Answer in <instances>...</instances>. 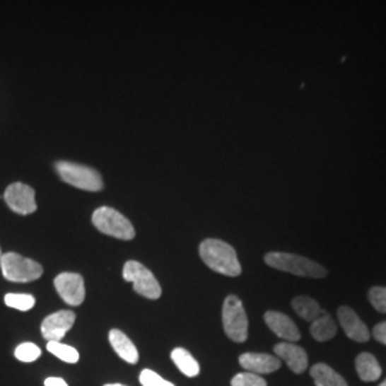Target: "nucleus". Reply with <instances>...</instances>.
I'll return each instance as SVG.
<instances>
[{"instance_id": "f257e3e1", "label": "nucleus", "mask_w": 386, "mask_h": 386, "mask_svg": "<svg viewBox=\"0 0 386 386\" xmlns=\"http://www.w3.org/2000/svg\"><path fill=\"white\" fill-rule=\"evenodd\" d=\"M199 255L206 267L221 275L235 278L242 274L235 249L221 239H205L199 246Z\"/></svg>"}, {"instance_id": "f03ea898", "label": "nucleus", "mask_w": 386, "mask_h": 386, "mask_svg": "<svg viewBox=\"0 0 386 386\" xmlns=\"http://www.w3.org/2000/svg\"><path fill=\"white\" fill-rule=\"evenodd\" d=\"M265 262L274 269L288 272L296 276H305V278H325L328 276V271L308 259V257L293 255V253H285V252H269L265 256Z\"/></svg>"}, {"instance_id": "7ed1b4c3", "label": "nucleus", "mask_w": 386, "mask_h": 386, "mask_svg": "<svg viewBox=\"0 0 386 386\" xmlns=\"http://www.w3.org/2000/svg\"><path fill=\"white\" fill-rule=\"evenodd\" d=\"M0 268L5 279L19 283L36 281L43 275V268L37 262L15 252L0 256Z\"/></svg>"}, {"instance_id": "20e7f679", "label": "nucleus", "mask_w": 386, "mask_h": 386, "mask_svg": "<svg viewBox=\"0 0 386 386\" xmlns=\"http://www.w3.org/2000/svg\"><path fill=\"white\" fill-rule=\"evenodd\" d=\"M223 331L233 342L242 344L247 339V316L242 300L236 295H229L222 308Z\"/></svg>"}, {"instance_id": "39448f33", "label": "nucleus", "mask_w": 386, "mask_h": 386, "mask_svg": "<svg viewBox=\"0 0 386 386\" xmlns=\"http://www.w3.org/2000/svg\"><path fill=\"white\" fill-rule=\"evenodd\" d=\"M93 225L105 235L122 239L131 240L135 238V228L127 218H124L120 212L103 206L93 212L92 216Z\"/></svg>"}, {"instance_id": "423d86ee", "label": "nucleus", "mask_w": 386, "mask_h": 386, "mask_svg": "<svg viewBox=\"0 0 386 386\" xmlns=\"http://www.w3.org/2000/svg\"><path fill=\"white\" fill-rule=\"evenodd\" d=\"M56 170L63 182H66L78 189L99 192L103 187L100 175L92 168L72 162H57Z\"/></svg>"}, {"instance_id": "0eeeda50", "label": "nucleus", "mask_w": 386, "mask_h": 386, "mask_svg": "<svg viewBox=\"0 0 386 386\" xmlns=\"http://www.w3.org/2000/svg\"><path fill=\"white\" fill-rule=\"evenodd\" d=\"M123 279L131 282L136 293L148 299H159L162 295V288L153 274L136 261H127L123 267Z\"/></svg>"}, {"instance_id": "6e6552de", "label": "nucleus", "mask_w": 386, "mask_h": 386, "mask_svg": "<svg viewBox=\"0 0 386 386\" xmlns=\"http://www.w3.org/2000/svg\"><path fill=\"white\" fill-rule=\"evenodd\" d=\"M76 315L72 310H59L46 316L40 325L43 338L47 342H60L75 325Z\"/></svg>"}, {"instance_id": "1a4fd4ad", "label": "nucleus", "mask_w": 386, "mask_h": 386, "mask_svg": "<svg viewBox=\"0 0 386 386\" xmlns=\"http://www.w3.org/2000/svg\"><path fill=\"white\" fill-rule=\"evenodd\" d=\"M54 288L59 296L71 306H79L85 300V282L79 274L63 272L57 275Z\"/></svg>"}, {"instance_id": "9d476101", "label": "nucleus", "mask_w": 386, "mask_h": 386, "mask_svg": "<svg viewBox=\"0 0 386 386\" xmlns=\"http://www.w3.org/2000/svg\"><path fill=\"white\" fill-rule=\"evenodd\" d=\"M8 206L19 215H30L37 209L35 201V190L25 183H12L5 192Z\"/></svg>"}, {"instance_id": "9b49d317", "label": "nucleus", "mask_w": 386, "mask_h": 386, "mask_svg": "<svg viewBox=\"0 0 386 386\" xmlns=\"http://www.w3.org/2000/svg\"><path fill=\"white\" fill-rule=\"evenodd\" d=\"M265 322L268 328L279 338L295 344L300 339V332L298 327L295 325V322L285 313L276 312V310H269L265 313Z\"/></svg>"}, {"instance_id": "f8f14e48", "label": "nucleus", "mask_w": 386, "mask_h": 386, "mask_svg": "<svg viewBox=\"0 0 386 386\" xmlns=\"http://www.w3.org/2000/svg\"><path fill=\"white\" fill-rule=\"evenodd\" d=\"M338 319L349 339L361 344L369 341L370 334L353 309H351L349 306H341L338 309Z\"/></svg>"}, {"instance_id": "ddd939ff", "label": "nucleus", "mask_w": 386, "mask_h": 386, "mask_svg": "<svg viewBox=\"0 0 386 386\" xmlns=\"http://www.w3.org/2000/svg\"><path fill=\"white\" fill-rule=\"evenodd\" d=\"M240 366L250 373H272L281 368V361L276 356L268 353L247 352L239 356Z\"/></svg>"}, {"instance_id": "4468645a", "label": "nucleus", "mask_w": 386, "mask_h": 386, "mask_svg": "<svg viewBox=\"0 0 386 386\" xmlns=\"http://www.w3.org/2000/svg\"><path fill=\"white\" fill-rule=\"evenodd\" d=\"M278 358L286 362L289 369L295 373H303L308 368V355L306 351L295 344L291 342H282L275 345L274 348Z\"/></svg>"}, {"instance_id": "2eb2a0df", "label": "nucleus", "mask_w": 386, "mask_h": 386, "mask_svg": "<svg viewBox=\"0 0 386 386\" xmlns=\"http://www.w3.org/2000/svg\"><path fill=\"white\" fill-rule=\"evenodd\" d=\"M109 342L113 348V351L117 353L119 358H122L127 363H138L139 361V352L135 346V344L129 339V337L122 332L120 329H112L109 332Z\"/></svg>"}, {"instance_id": "dca6fc26", "label": "nucleus", "mask_w": 386, "mask_h": 386, "mask_svg": "<svg viewBox=\"0 0 386 386\" xmlns=\"http://www.w3.org/2000/svg\"><path fill=\"white\" fill-rule=\"evenodd\" d=\"M310 376L316 386H348L346 380L327 363H316L310 368Z\"/></svg>"}, {"instance_id": "f3484780", "label": "nucleus", "mask_w": 386, "mask_h": 386, "mask_svg": "<svg viewBox=\"0 0 386 386\" xmlns=\"http://www.w3.org/2000/svg\"><path fill=\"white\" fill-rule=\"evenodd\" d=\"M355 366H356L358 376L363 382H375L382 375V368H380L379 362L376 361V358L373 355H370L368 352L358 355V358L355 361Z\"/></svg>"}, {"instance_id": "a211bd4d", "label": "nucleus", "mask_w": 386, "mask_h": 386, "mask_svg": "<svg viewBox=\"0 0 386 386\" xmlns=\"http://www.w3.org/2000/svg\"><path fill=\"white\" fill-rule=\"evenodd\" d=\"M170 359L176 365V368L189 378H195L201 372V366L198 361L192 356V353L183 348H175L170 353Z\"/></svg>"}, {"instance_id": "6ab92c4d", "label": "nucleus", "mask_w": 386, "mask_h": 386, "mask_svg": "<svg viewBox=\"0 0 386 386\" xmlns=\"http://www.w3.org/2000/svg\"><path fill=\"white\" fill-rule=\"evenodd\" d=\"M292 308L302 319L310 322V324L322 315H327L325 310L319 306V303L309 296H296L292 300Z\"/></svg>"}, {"instance_id": "aec40b11", "label": "nucleus", "mask_w": 386, "mask_h": 386, "mask_svg": "<svg viewBox=\"0 0 386 386\" xmlns=\"http://www.w3.org/2000/svg\"><path fill=\"white\" fill-rule=\"evenodd\" d=\"M337 324L329 315H322L310 325V335L317 342H327L337 335Z\"/></svg>"}, {"instance_id": "412c9836", "label": "nucleus", "mask_w": 386, "mask_h": 386, "mask_svg": "<svg viewBox=\"0 0 386 386\" xmlns=\"http://www.w3.org/2000/svg\"><path fill=\"white\" fill-rule=\"evenodd\" d=\"M46 349L54 355L56 358H59L60 361L66 362V363H76L79 361V352L66 345V344H62V342H47L46 345Z\"/></svg>"}, {"instance_id": "4be33fe9", "label": "nucleus", "mask_w": 386, "mask_h": 386, "mask_svg": "<svg viewBox=\"0 0 386 386\" xmlns=\"http://www.w3.org/2000/svg\"><path fill=\"white\" fill-rule=\"evenodd\" d=\"M5 303L9 308L26 312V310H30L35 306L36 300L29 293H8L5 296Z\"/></svg>"}, {"instance_id": "5701e85b", "label": "nucleus", "mask_w": 386, "mask_h": 386, "mask_svg": "<svg viewBox=\"0 0 386 386\" xmlns=\"http://www.w3.org/2000/svg\"><path fill=\"white\" fill-rule=\"evenodd\" d=\"M42 355V351L37 345L32 344V342H25L21 344L16 349H15V356L16 359H19L23 363H32L35 361H37Z\"/></svg>"}, {"instance_id": "b1692460", "label": "nucleus", "mask_w": 386, "mask_h": 386, "mask_svg": "<svg viewBox=\"0 0 386 386\" xmlns=\"http://www.w3.org/2000/svg\"><path fill=\"white\" fill-rule=\"evenodd\" d=\"M230 385L232 386H268L267 380L262 376L250 373V372H242L235 375Z\"/></svg>"}, {"instance_id": "393cba45", "label": "nucleus", "mask_w": 386, "mask_h": 386, "mask_svg": "<svg viewBox=\"0 0 386 386\" xmlns=\"http://www.w3.org/2000/svg\"><path fill=\"white\" fill-rule=\"evenodd\" d=\"M139 380L144 386H175L172 382L163 379L159 373H156L155 370H151V369H144L141 372Z\"/></svg>"}, {"instance_id": "a878e982", "label": "nucleus", "mask_w": 386, "mask_h": 386, "mask_svg": "<svg viewBox=\"0 0 386 386\" xmlns=\"http://www.w3.org/2000/svg\"><path fill=\"white\" fill-rule=\"evenodd\" d=\"M369 302L372 306L382 313H386V288L383 286H375L368 293Z\"/></svg>"}, {"instance_id": "bb28decb", "label": "nucleus", "mask_w": 386, "mask_h": 386, "mask_svg": "<svg viewBox=\"0 0 386 386\" xmlns=\"http://www.w3.org/2000/svg\"><path fill=\"white\" fill-rule=\"evenodd\" d=\"M373 337L378 342L386 345V322H380L373 328Z\"/></svg>"}, {"instance_id": "cd10ccee", "label": "nucleus", "mask_w": 386, "mask_h": 386, "mask_svg": "<svg viewBox=\"0 0 386 386\" xmlns=\"http://www.w3.org/2000/svg\"><path fill=\"white\" fill-rule=\"evenodd\" d=\"M45 386H69L68 382L62 378H47L45 380Z\"/></svg>"}, {"instance_id": "c85d7f7f", "label": "nucleus", "mask_w": 386, "mask_h": 386, "mask_svg": "<svg viewBox=\"0 0 386 386\" xmlns=\"http://www.w3.org/2000/svg\"><path fill=\"white\" fill-rule=\"evenodd\" d=\"M105 386H126V385H120V383H107Z\"/></svg>"}, {"instance_id": "c756f323", "label": "nucleus", "mask_w": 386, "mask_h": 386, "mask_svg": "<svg viewBox=\"0 0 386 386\" xmlns=\"http://www.w3.org/2000/svg\"><path fill=\"white\" fill-rule=\"evenodd\" d=\"M379 386H386V380H383V382H382Z\"/></svg>"}, {"instance_id": "7c9ffc66", "label": "nucleus", "mask_w": 386, "mask_h": 386, "mask_svg": "<svg viewBox=\"0 0 386 386\" xmlns=\"http://www.w3.org/2000/svg\"><path fill=\"white\" fill-rule=\"evenodd\" d=\"M0 256H2V250H0Z\"/></svg>"}]
</instances>
